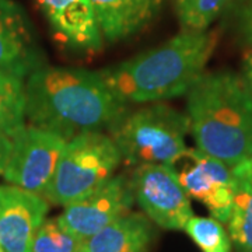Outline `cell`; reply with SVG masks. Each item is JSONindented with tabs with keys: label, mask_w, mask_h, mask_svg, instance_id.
<instances>
[{
	"label": "cell",
	"mask_w": 252,
	"mask_h": 252,
	"mask_svg": "<svg viewBox=\"0 0 252 252\" xmlns=\"http://www.w3.org/2000/svg\"><path fill=\"white\" fill-rule=\"evenodd\" d=\"M125 109L101 72L42 64L26 79L27 125L54 132L66 140L108 129Z\"/></svg>",
	"instance_id": "1"
},
{
	"label": "cell",
	"mask_w": 252,
	"mask_h": 252,
	"mask_svg": "<svg viewBox=\"0 0 252 252\" xmlns=\"http://www.w3.org/2000/svg\"><path fill=\"white\" fill-rule=\"evenodd\" d=\"M212 30H181L162 45L102 70L104 80L122 104H150L185 95L217 45Z\"/></svg>",
	"instance_id": "2"
},
{
	"label": "cell",
	"mask_w": 252,
	"mask_h": 252,
	"mask_svg": "<svg viewBox=\"0 0 252 252\" xmlns=\"http://www.w3.org/2000/svg\"><path fill=\"white\" fill-rule=\"evenodd\" d=\"M187 97L196 149L235 167L252 158V94L233 72H203Z\"/></svg>",
	"instance_id": "3"
},
{
	"label": "cell",
	"mask_w": 252,
	"mask_h": 252,
	"mask_svg": "<svg viewBox=\"0 0 252 252\" xmlns=\"http://www.w3.org/2000/svg\"><path fill=\"white\" fill-rule=\"evenodd\" d=\"M107 130L127 165L170 164L187 149L189 119L165 102H150L125 109Z\"/></svg>",
	"instance_id": "4"
},
{
	"label": "cell",
	"mask_w": 252,
	"mask_h": 252,
	"mask_svg": "<svg viewBox=\"0 0 252 252\" xmlns=\"http://www.w3.org/2000/svg\"><path fill=\"white\" fill-rule=\"evenodd\" d=\"M122 158L108 133L84 132L69 139L42 196L49 205L67 206L111 180Z\"/></svg>",
	"instance_id": "5"
},
{
	"label": "cell",
	"mask_w": 252,
	"mask_h": 252,
	"mask_svg": "<svg viewBox=\"0 0 252 252\" xmlns=\"http://www.w3.org/2000/svg\"><path fill=\"white\" fill-rule=\"evenodd\" d=\"M168 165L189 198L203 203L223 224L228 221L234 199L233 167L188 146Z\"/></svg>",
	"instance_id": "6"
},
{
	"label": "cell",
	"mask_w": 252,
	"mask_h": 252,
	"mask_svg": "<svg viewBox=\"0 0 252 252\" xmlns=\"http://www.w3.org/2000/svg\"><path fill=\"white\" fill-rule=\"evenodd\" d=\"M130 180L135 202L144 216L165 230H184L193 210L190 198L168 164L136 167Z\"/></svg>",
	"instance_id": "7"
},
{
	"label": "cell",
	"mask_w": 252,
	"mask_h": 252,
	"mask_svg": "<svg viewBox=\"0 0 252 252\" xmlns=\"http://www.w3.org/2000/svg\"><path fill=\"white\" fill-rule=\"evenodd\" d=\"M66 142L54 132L26 125L13 137L1 177L10 185L42 195L56 171Z\"/></svg>",
	"instance_id": "8"
},
{
	"label": "cell",
	"mask_w": 252,
	"mask_h": 252,
	"mask_svg": "<svg viewBox=\"0 0 252 252\" xmlns=\"http://www.w3.org/2000/svg\"><path fill=\"white\" fill-rule=\"evenodd\" d=\"M133 205L135 195L130 177L115 174L86 196L64 206L58 220L72 234L84 241L119 217L130 213Z\"/></svg>",
	"instance_id": "9"
},
{
	"label": "cell",
	"mask_w": 252,
	"mask_h": 252,
	"mask_svg": "<svg viewBox=\"0 0 252 252\" xmlns=\"http://www.w3.org/2000/svg\"><path fill=\"white\" fill-rule=\"evenodd\" d=\"M49 202L16 185L0 187V250L31 252L32 240L46 220Z\"/></svg>",
	"instance_id": "10"
},
{
	"label": "cell",
	"mask_w": 252,
	"mask_h": 252,
	"mask_svg": "<svg viewBox=\"0 0 252 252\" xmlns=\"http://www.w3.org/2000/svg\"><path fill=\"white\" fill-rule=\"evenodd\" d=\"M42 64V52L27 13L13 0H0V70L27 79Z\"/></svg>",
	"instance_id": "11"
},
{
	"label": "cell",
	"mask_w": 252,
	"mask_h": 252,
	"mask_svg": "<svg viewBox=\"0 0 252 252\" xmlns=\"http://www.w3.org/2000/svg\"><path fill=\"white\" fill-rule=\"evenodd\" d=\"M46 21L63 44L77 51L101 49V35L91 0H36Z\"/></svg>",
	"instance_id": "12"
},
{
	"label": "cell",
	"mask_w": 252,
	"mask_h": 252,
	"mask_svg": "<svg viewBox=\"0 0 252 252\" xmlns=\"http://www.w3.org/2000/svg\"><path fill=\"white\" fill-rule=\"evenodd\" d=\"M164 0H91L99 31L107 42L130 38L160 13Z\"/></svg>",
	"instance_id": "13"
},
{
	"label": "cell",
	"mask_w": 252,
	"mask_h": 252,
	"mask_svg": "<svg viewBox=\"0 0 252 252\" xmlns=\"http://www.w3.org/2000/svg\"><path fill=\"white\" fill-rule=\"evenodd\" d=\"M153 237L152 221L130 212L84 240L79 252H149Z\"/></svg>",
	"instance_id": "14"
},
{
	"label": "cell",
	"mask_w": 252,
	"mask_h": 252,
	"mask_svg": "<svg viewBox=\"0 0 252 252\" xmlns=\"http://www.w3.org/2000/svg\"><path fill=\"white\" fill-rule=\"evenodd\" d=\"M234 199L227 231L237 252H252V158L233 167Z\"/></svg>",
	"instance_id": "15"
},
{
	"label": "cell",
	"mask_w": 252,
	"mask_h": 252,
	"mask_svg": "<svg viewBox=\"0 0 252 252\" xmlns=\"http://www.w3.org/2000/svg\"><path fill=\"white\" fill-rule=\"evenodd\" d=\"M26 125V79L0 70V130L13 139Z\"/></svg>",
	"instance_id": "16"
},
{
	"label": "cell",
	"mask_w": 252,
	"mask_h": 252,
	"mask_svg": "<svg viewBox=\"0 0 252 252\" xmlns=\"http://www.w3.org/2000/svg\"><path fill=\"white\" fill-rule=\"evenodd\" d=\"M233 0H174L182 30L205 31L228 10Z\"/></svg>",
	"instance_id": "17"
},
{
	"label": "cell",
	"mask_w": 252,
	"mask_h": 252,
	"mask_svg": "<svg viewBox=\"0 0 252 252\" xmlns=\"http://www.w3.org/2000/svg\"><path fill=\"white\" fill-rule=\"evenodd\" d=\"M184 231L198 245L202 252L233 251V243L227 228L215 217L193 215L184 227Z\"/></svg>",
	"instance_id": "18"
},
{
	"label": "cell",
	"mask_w": 252,
	"mask_h": 252,
	"mask_svg": "<svg viewBox=\"0 0 252 252\" xmlns=\"http://www.w3.org/2000/svg\"><path fill=\"white\" fill-rule=\"evenodd\" d=\"M80 238L61 224L58 217L46 219L32 240L31 252H79Z\"/></svg>",
	"instance_id": "19"
},
{
	"label": "cell",
	"mask_w": 252,
	"mask_h": 252,
	"mask_svg": "<svg viewBox=\"0 0 252 252\" xmlns=\"http://www.w3.org/2000/svg\"><path fill=\"white\" fill-rule=\"evenodd\" d=\"M228 10L244 45L252 48V0H233Z\"/></svg>",
	"instance_id": "20"
},
{
	"label": "cell",
	"mask_w": 252,
	"mask_h": 252,
	"mask_svg": "<svg viewBox=\"0 0 252 252\" xmlns=\"http://www.w3.org/2000/svg\"><path fill=\"white\" fill-rule=\"evenodd\" d=\"M11 144H13V139L9 135H6L4 132L0 130V175H3L4 168H6L10 150H11Z\"/></svg>",
	"instance_id": "21"
},
{
	"label": "cell",
	"mask_w": 252,
	"mask_h": 252,
	"mask_svg": "<svg viewBox=\"0 0 252 252\" xmlns=\"http://www.w3.org/2000/svg\"><path fill=\"white\" fill-rule=\"evenodd\" d=\"M245 86L252 94V48H248L243 58V73H241Z\"/></svg>",
	"instance_id": "22"
},
{
	"label": "cell",
	"mask_w": 252,
	"mask_h": 252,
	"mask_svg": "<svg viewBox=\"0 0 252 252\" xmlns=\"http://www.w3.org/2000/svg\"><path fill=\"white\" fill-rule=\"evenodd\" d=\"M0 252H3V251H1V250H0Z\"/></svg>",
	"instance_id": "23"
}]
</instances>
